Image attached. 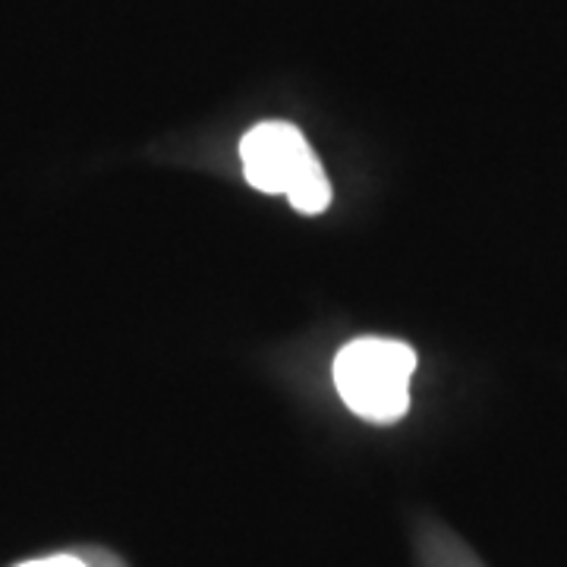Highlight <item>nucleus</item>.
<instances>
[{"label": "nucleus", "mask_w": 567, "mask_h": 567, "mask_svg": "<svg viewBox=\"0 0 567 567\" xmlns=\"http://www.w3.org/2000/svg\"><path fill=\"white\" fill-rule=\"evenodd\" d=\"M240 158L246 181L262 193H284L297 212L319 215L331 205L328 174L293 123L252 126L240 142Z\"/></svg>", "instance_id": "obj_1"}, {"label": "nucleus", "mask_w": 567, "mask_h": 567, "mask_svg": "<svg viewBox=\"0 0 567 567\" xmlns=\"http://www.w3.org/2000/svg\"><path fill=\"white\" fill-rule=\"evenodd\" d=\"M416 353L391 338H357L334 360V385L344 404L369 423H394L410 406Z\"/></svg>", "instance_id": "obj_2"}, {"label": "nucleus", "mask_w": 567, "mask_h": 567, "mask_svg": "<svg viewBox=\"0 0 567 567\" xmlns=\"http://www.w3.org/2000/svg\"><path fill=\"white\" fill-rule=\"evenodd\" d=\"M20 567H92L85 558L76 555H51V558H35V561H25Z\"/></svg>", "instance_id": "obj_3"}]
</instances>
